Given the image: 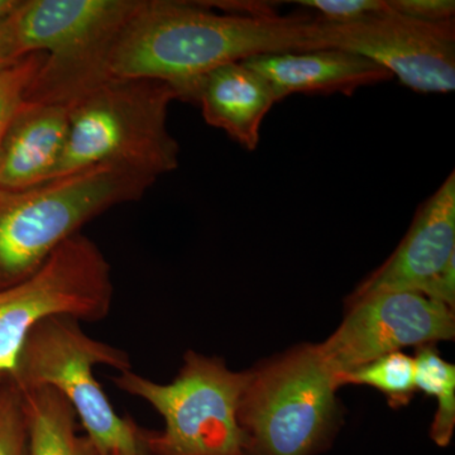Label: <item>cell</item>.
Here are the masks:
<instances>
[{
  "instance_id": "7a4b0ae2",
  "label": "cell",
  "mask_w": 455,
  "mask_h": 455,
  "mask_svg": "<svg viewBox=\"0 0 455 455\" xmlns=\"http://www.w3.org/2000/svg\"><path fill=\"white\" fill-rule=\"evenodd\" d=\"M155 182L128 167L100 164L38 187L0 188V290L31 277L88 221L136 202Z\"/></svg>"
},
{
  "instance_id": "52a82bcc",
  "label": "cell",
  "mask_w": 455,
  "mask_h": 455,
  "mask_svg": "<svg viewBox=\"0 0 455 455\" xmlns=\"http://www.w3.org/2000/svg\"><path fill=\"white\" fill-rule=\"evenodd\" d=\"M140 0H22L12 14L23 55L44 61L25 100L68 106L100 84L110 42Z\"/></svg>"
},
{
  "instance_id": "44dd1931",
  "label": "cell",
  "mask_w": 455,
  "mask_h": 455,
  "mask_svg": "<svg viewBox=\"0 0 455 455\" xmlns=\"http://www.w3.org/2000/svg\"><path fill=\"white\" fill-rule=\"evenodd\" d=\"M390 5L394 13L427 22L454 20L453 0H390Z\"/></svg>"
},
{
  "instance_id": "4fadbf2b",
  "label": "cell",
  "mask_w": 455,
  "mask_h": 455,
  "mask_svg": "<svg viewBox=\"0 0 455 455\" xmlns=\"http://www.w3.org/2000/svg\"><path fill=\"white\" fill-rule=\"evenodd\" d=\"M70 109L23 101L0 145V188L23 190L53 178L68 140Z\"/></svg>"
},
{
  "instance_id": "5b68a950",
  "label": "cell",
  "mask_w": 455,
  "mask_h": 455,
  "mask_svg": "<svg viewBox=\"0 0 455 455\" xmlns=\"http://www.w3.org/2000/svg\"><path fill=\"white\" fill-rule=\"evenodd\" d=\"M98 364L119 372L132 367L127 352L89 337L79 320L51 316L27 335L9 379L20 391L50 387L64 396L100 455L146 451L143 429L116 414L95 379Z\"/></svg>"
},
{
  "instance_id": "ac0fdd59",
  "label": "cell",
  "mask_w": 455,
  "mask_h": 455,
  "mask_svg": "<svg viewBox=\"0 0 455 455\" xmlns=\"http://www.w3.org/2000/svg\"><path fill=\"white\" fill-rule=\"evenodd\" d=\"M44 61V53H32L0 71V145Z\"/></svg>"
},
{
  "instance_id": "603a6c76",
  "label": "cell",
  "mask_w": 455,
  "mask_h": 455,
  "mask_svg": "<svg viewBox=\"0 0 455 455\" xmlns=\"http://www.w3.org/2000/svg\"><path fill=\"white\" fill-rule=\"evenodd\" d=\"M22 0H0V22L7 20L20 7Z\"/></svg>"
},
{
  "instance_id": "30bf717a",
  "label": "cell",
  "mask_w": 455,
  "mask_h": 455,
  "mask_svg": "<svg viewBox=\"0 0 455 455\" xmlns=\"http://www.w3.org/2000/svg\"><path fill=\"white\" fill-rule=\"evenodd\" d=\"M348 307L339 328L317 344L337 379L406 347L433 346L455 335L454 310L423 293L381 292Z\"/></svg>"
},
{
  "instance_id": "2e32d148",
  "label": "cell",
  "mask_w": 455,
  "mask_h": 455,
  "mask_svg": "<svg viewBox=\"0 0 455 455\" xmlns=\"http://www.w3.org/2000/svg\"><path fill=\"white\" fill-rule=\"evenodd\" d=\"M416 391L438 401L430 427V438L438 447H448L455 427V367L434 346L420 347L414 357Z\"/></svg>"
},
{
  "instance_id": "ffe728a7",
  "label": "cell",
  "mask_w": 455,
  "mask_h": 455,
  "mask_svg": "<svg viewBox=\"0 0 455 455\" xmlns=\"http://www.w3.org/2000/svg\"><path fill=\"white\" fill-rule=\"evenodd\" d=\"M299 5L315 9L326 22L344 23L392 12L390 0H299Z\"/></svg>"
},
{
  "instance_id": "8fae6325",
  "label": "cell",
  "mask_w": 455,
  "mask_h": 455,
  "mask_svg": "<svg viewBox=\"0 0 455 455\" xmlns=\"http://www.w3.org/2000/svg\"><path fill=\"white\" fill-rule=\"evenodd\" d=\"M455 259V173L419 209L390 259L366 278L348 302L381 292L427 293Z\"/></svg>"
},
{
  "instance_id": "7c38bea8",
  "label": "cell",
  "mask_w": 455,
  "mask_h": 455,
  "mask_svg": "<svg viewBox=\"0 0 455 455\" xmlns=\"http://www.w3.org/2000/svg\"><path fill=\"white\" fill-rule=\"evenodd\" d=\"M242 62L269 84L276 101L296 92L350 97L359 88L394 77L366 57L334 49L267 53Z\"/></svg>"
},
{
  "instance_id": "d6986e66",
  "label": "cell",
  "mask_w": 455,
  "mask_h": 455,
  "mask_svg": "<svg viewBox=\"0 0 455 455\" xmlns=\"http://www.w3.org/2000/svg\"><path fill=\"white\" fill-rule=\"evenodd\" d=\"M0 455H27L25 403L9 377L0 379Z\"/></svg>"
},
{
  "instance_id": "7402d4cb",
  "label": "cell",
  "mask_w": 455,
  "mask_h": 455,
  "mask_svg": "<svg viewBox=\"0 0 455 455\" xmlns=\"http://www.w3.org/2000/svg\"><path fill=\"white\" fill-rule=\"evenodd\" d=\"M18 44L12 16L0 22V71L25 59Z\"/></svg>"
},
{
  "instance_id": "ba28073f",
  "label": "cell",
  "mask_w": 455,
  "mask_h": 455,
  "mask_svg": "<svg viewBox=\"0 0 455 455\" xmlns=\"http://www.w3.org/2000/svg\"><path fill=\"white\" fill-rule=\"evenodd\" d=\"M112 269L82 232L68 238L31 277L0 290V377H11L27 335L42 320L100 322L112 307Z\"/></svg>"
},
{
  "instance_id": "d4e9b609",
  "label": "cell",
  "mask_w": 455,
  "mask_h": 455,
  "mask_svg": "<svg viewBox=\"0 0 455 455\" xmlns=\"http://www.w3.org/2000/svg\"><path fill=\"white\" fill-rule=\"evenodd\" d=\"M0 379H2V377H0Z\"/></svg>"
},
{
  "instance_id": "277c9868",
  "label": "cell",
  "mask_w": 455,
  "mask_h": 455,
  "mask_svg": "<svg viewBox=\"0 0 455 455\" xmlns=\"http://www.w3.org/2000/svg\"><path fill=\"white\" fill-rule=\"evenodd\" d=\"M338 388L317 344L250 371L238 414L244 455L322 453L338 429Z\"/></svg>"
},
{
  "instance_id": "e0dca14e",
  "label": "cell",
  "mask_w": 455,
  "mask_h": 455,
  "mask_svg": "<svg viewBox=\"0 0 455 455\" xmlns=\"http://www.w3.org/2000/svg\"><path fill=\"white\" fill-rule=\"evenodd\" d=\"M344 385L371 386L387 397L392 407L405 406L416 392L414 357L403 352L390 353L355 368L338 379Z\"/></svg>"
},
{
  "instance_id": "5bb4252c",
  "label": "cell",
  "mask_w": 455,
  "mask_h": 455,
  "mask_svg": "<svg viewBox=\"0 0 455 455\" xmlns=\"http://www.w3.org/2000/svg\"><path fill=\"white\" fill-rule=\"evenodd\" d=\"M190 101L202 109L204 121L226 132L248 151L259 145L260 125L277 103L269 84L243 62L214 68L200 80Z\"/></svg>"
},
{
  "instance_id": "3957f363",
  "label": "cell",
  "mask_w": 455,
  "mask_h": 455,
  "mask_svg": "<svg viewBox=\"0 0 455 455\" xmlns=\"http://www.w3.org/2000/svg\"><path fill=\"white\" fill-rule=\"evenodd\" d=\"M169 84L109 79L68 104V140L52 179L100 164H118L155 180L178 169L180 146L167 127ZM51 179V180H52Z\"/></svg>"
},
{
  "instance_id": "6da1fadb",
  "label": "cell",
  "mask_w": 455,
  "mask_h": 455,
  "mask_svg": "<svg viewBox=\"0 0 455 455\" xmlns=\"http://www.w3.org/2000/svg\"><path fill=\"white\" fill-rule=\"evenodd\" d=\"M319 37V17L309 14L280 16L268 7L218 13L204 2L140 0L108 47L100 83L156 80L190 101L200 80L220 66L320 50Z\"/></svg>"
},
{
  "instance_id": "8992f818",
  "label": "cell",
  "mask_w": 455,
  "mask_h": 455,
  "mask_svg": "<svg viewBox=\"0 0 455 455\" xmlns=\"http://www.w3.org/2000/svg\"><path fill=\"white\" fill-rule=\"evenodd\" d=\"M248 379L250 371L235 372L223 359L188 350L178 377L166 385L131 370L113 381L163 416V431L143 430L147 454L244 455L238 414Z\"/></svg>"
},
{
  "instance_id": "9a60e30c",
  "label": "cell",
  "mask_w": 455,
  "mask_h": 455,
  "mask_svg": "<svg viewBox=\"0 0 455 455\" xmlns=\"http://www.w3.org/2000/svg\"><path fill=\"white\" fill-rule=\"evenodd\" d=\"M20 392L27 420V455H100L86 434L80 435L76 412L59 392L50 387Z\"/></svg>"
},
{
  "instance_id": "9c48e42d",
  "label": "cell",
  "mask_w": 455,
  "mask_h": 455,
  "mask_svg": "<svg viewBox=\"0 0 455 455\" xmlns=\"http://www.w3.org/2000/svg\"><path fill=\"white\" fill-rule=\"evenodd\" d=\"M320 20V50L366 57L414 92L455 89V20L427 22L394 13L335 23Z\"/></svg>"
},
{
  "instance_id": "cb8c5ba5",
  "label": "cell",
  "mask_w": 455,
  "mask_h": 455,
  "mask_svg": "<svg viewBox=\"0 0 455 455\" xmlns=\"http://www.w3.org/2000/svg\"><path fill=\"white\" fill-rule=\"evenodd\" d=\"M110 455H148L147 454V451H114V453Z\"/></svg>"
}]
</instances>
